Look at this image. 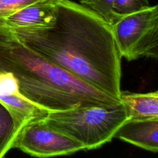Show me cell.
Here are the masks:
<instances>
[{
	"instance_id": "8992f818",
	"label": "cell",
	"mask_w": 158,
	"mask_h": 158,
	"mask_svg": "<svg viewBox=\"0 0 158 158\" xmlns=\"http://www.w3.org/2000/svg\"><path fill=\"white\" fill-rule=\"evenodd\" d=\"M0 103L12 115L18 134L26 125L43 119L48 114L20 93L18 82L11 73H0Z\"/></svg>"
},
{
	"instance_id": "6da1fadb",
	"label": "cell",
	"mask_w": 158,
	"mask_h": 158,
	"mask_svg": "<svg viewBox=\"0 0 158 158\" xmlns=\"http://www.w3.org/2000/svg\"><path fill=\"white\" fill-rule=\"evenodd\" d=\"M9 29L43 58L120 100L122 58L111 25L90 9L70 0H58L52 26Z\"/></svg>"
},
{
	"instance_id": "5b68a950",
	"label": "cell",
	"mask_w": 158,
	"mask_h": 158,
	"mask_svg": "<svg viewBox=\"0 0 158 158\" xmlns=\"http://www.w3.org/2000/svg\"><path fill=\"white\" fill-rule=\"evenodd\" d=\"M13 148L37 158L70 155L85 151L81 143L49 127L43 119L24 127L17 135Z\"/></svg>"
},
{
	"instance_id": "277c9868",
	"label": "cell",
	"mask_w": 158,
	"mask_h": 158,
	"mask_svg": "<svg viewBox=\"0 0 158 158\" xmlns=\"http://www.w3.org/2000/svg\"><path fill=\"white\" fill-rule=\"evenodd\" d=\"M111 30L121 58L134 61L158 57V7L150 6L141 11L119 18Z\"/></svg>"
},
{
	"instance_id": "4fadbf2b",
	"label": "cell",
	"mask_w": 158,
	"mask_h": 158,
	"mask_svg": "<svg viewBox=\"0 0 158 158\" xmlns=\"http://www.w3.org/2000/svg\"><path fill=\"white\" fill-rule=\"evenodd\" d=\"M41 0H0V20Z\"/></svg>"
},
{
	"instance_id": "8fae6325",
	"label": "cell",
	"mask_w": 158,
	"mask_h": 158,
	"mask_svg": "<svg viewBox=\"0 0 158 158\" xmlns=\"http://www.w3.org/2000/svg\"><path fill=\"white\" fill-rule=\"evenodd\" d=\"M114 0H80V4L104 19L110 25L116 21L113 11Z\"/></svg>"
},
{
	"instance_id": "7a4b0ae2",
	"label": "cell",
	"mask_w": 158,
	"mask_h": 158,
	"mask_svg": "<svg viewBox=\"0 0 158 158\" xmlns=\"http://www.w3.org/2000/svg\"><path fill=\"white\" fill-rule=\"evenodd\" d=\"M2 72L11 73L18 82L20 93L48 112L120 103L32 51L5 25L0 31V73Z\"/></svg>"
},
{
	"instance_id": "52a82bcc",
	"label": "cell",
	"mask_w": 158,
	"mask_h": 158,
	"mask_svg": "<svg viewBox=\"0 0 158 158\" xmlns=\"http://www.w3.org/2000/svg\"><path fill=\"white\" fill-rule=\"evenodd\" d=\"M58 0H41L33 3L5 19L3 23L9 29L40 28L55 23Z\"/></svg>"
},
{
	"instance_id": "ba28073f",
	"label": "cell",
	"mask_w": 158,
	"mask_h": 158,
	"mask_svg": "<svg viewBox=\"0 0 158 158\" xmlns=\"http://www.w3.org/2000/svg\"><path fill=\"white\" fill-rule=\"evenodd\" d=\"M114 137L145 151L157 153L158 119L127 120Z\"/></svg>"
},
{
	"instance_id": "3957f363",
	"label": "cell",
	"mask_w": 158,
	"mask_h": 158,
	"mask_svg": "<svg viewBox=\"0 0 158 158\" xmlns=\"http://www.w3.org/2000/svg\"><path fill=\"white\" fill-rule=\"evenodd\" d=\"M43 120L49 127L77 140L85 151H89L110 142L128 117L120 102L114 106H80L48 112Z\"/></svg>"
},
{
	"instance_id": "9c48e42d",
	"label": "cell",
	"mask_w": 158,
	"mask_h": 158,
	"mask_svg": "<svg viewBox=\"0 0 158 158\" xmlns=\"http://www.w3.org/2000/svg\"><path fill=\"white\" fill-rule=\"evenodd\" d=\"M120 100L128 120L158 119V91L146 94L122 92Z\"/></svg>"
},
{
	"instance_id": "7c38bea8",
	"label": "cell",
	"mask_w": 158,
	"mask_h": 158,
	"mask_svg": "<svg viewBox=\"0 0 158 158\" xmlns=\"http://www.w3.org/2000/svg\"><path fill=\"white\" fill-rule=\"evenodd\" d=\"M149 6V0H114L113 11L117 20L120 17L135 13Z\"/></svg>"
},
{
	"instance_id": "5bb4252c",
	"label": "cell",
	"mask_w": 158,
	"mask_h": 158,
	"mask_svg": "<svg viewBox=\"0 0 158 158\" xmlns=\"http://www.w3.org/2000/svg\"><path fill=\"white\" fill-rule=\"evenodd\" d=\"M3 26H4V23H3V21H2V20H0V31H1V29H2Z\"/></svg>"
},
{
	"instance_id": "30bf717a",
	"label": "cell",
	"mask_w": 158,
	"mask_h": 158,
	"mask_svg": "<svg viewBox=\"0 0 158 158\" xmlns=\"http://www.w3.org/2000/svg\"><path fill=\"white\" fill-rule=\"evenodd\" d=\"M18 135L12 115L4 105L0 103V158L12 149V145Z\"/></svg>"
}]
</instances>
